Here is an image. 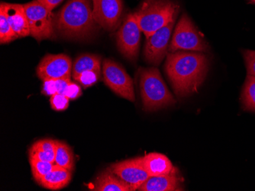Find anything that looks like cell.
I'll use <instances>...</instances> for the list:
<instances>
[{
    "mask_svg": "<svg viewBox=\"0 0 255 191\" xmlns=\"http://www.w3.org/2000/svg\"><path fill=\"white\" fill-rule=\"evenodd\" d=\"M210 69L207 56L179 51L167 54L165 71L173 91L180 98L196 93Z\"/></svg>",
    "mask_w": 255,
    "mask_h": 191,
    "instance_id": "1",
    "label": "cell"
},
{
    "mask_svg": "<svg viewBox=\"0 0 255 191\" xmlns=\"http://www.w3.org/2000/svg\"><path fill=\"white\" fill-rule=\"evenodd\" d=\"M141 28L133 13L126 15L117 35V47L126 59L135 63L141 42Z\"/></svg>",
    "mask_w": 255,
    "mask_h": 191,
    "instance_id": "8",
    "label": "cell"
},
{
    "mask_svg": "<svg viewBox=\"0 0 255 191\" xmlns=\"http://www.w3.org/2000/svg\"><path fill=\"white\" fill-rule=\"evenodd\" d=\"M71 171L56 165L51 172L40 181L38 185L51 191H58L65 188L71 182Z\"/></svg>",
    "mask_w": 255,
    "mask_h": 191,
    "instance_id": "16",
    "label": "cell"
},
{
    "mask_svg": "<svg viewBox=\"0 0 255 191\" xmlns=\"http://www.w3.org/2000/svg\"><path fill=\"white\" fill-rule=\"evenodd\" d=\"M178 11L179 5L171 0H144L133 15L147 38L177 18Z\"/></svg>",
    "mask_w": 255,
    "mask_h": 191,
    "instance_id": "3",
    "label": "cell"
},
{
    "mask_svg": "<svg viewBox=\"0 0 255 191\" xmlns=\"http://www.w3.org/2000/svg\"><path fill=\"white\" fill-rule=\"evenodd\" d=\"M97 24L108 31L118 28L123 11V0H92Z\"/></svg>",
    "mask_w": 255,
    "mask_h": 191,
    "instance_id": "11",
    "label": "cell"
},
{
    "mask_svg": "<svg viewBox=\"0 0 255 191\" xmlns=\"http://www.w3.org/2000/svg\"><path fill=\"white\" fill-rule=\"evenodd\" d=\"M17 38L18 37L10 25L5 11L0 7V43L1 44H8Z\"/></svg>",
    "mask_w": 255,
    "mask_h": 191,
    "instance_id": "22",
    "label": "cell"
},
{
    "mask_svg": "<svg viewBox=\"0 0 255 191\" xmlns=\"http://www.w3.org/2000/svg\"><path fill=\"white\" fill-rule=\"evenodd\" d=\"M242 54L246 62L248 75L255 76V51L246 50L242 51Z\"/></svg>",
    "mask_w": 255,
    "mask_h": 191,
    "instance_id": "26",
    "label": "cell"
},
{
    "mask_svg": "<svg viewBox=\"0 0 255 191\" xmlns=\"http://www.w3.org/2000/svg\"><path fill=\"white\" fill-rule=\"evenodd\" d=\"M251 2H253V3H255V0H251Z\"/></svg>",
    "mask_w": 255,
    "mask_h": 191,
    "instance_id": "31",
    "label": "cell"
},
{
    "mask_svg": "<svg viewBox=\"0 0 255 191\" xmlns=\"http://www.w3.org/2000/svg\"><path fill=\"white\" fill-rule=\"evenodd\" d=\"M96 24L90 0H68L54 15L55 31L66 38H86L94 31Z\"/></svg>",
    "mask_w": 255,
    "mask_h": 191,
    "instance_id": "2",
    "label": "cell"
},
{
    "mask_svg": "<svg viewBox=\"0 0 255 191\" xmlns=\"http://www.w3.org/2000/svg\"><path fill=\"white\" fill-rule=\"evenodd\" d=\"M41 93L45 95H49V96H52L57 94L55 80L44 81Z\"/></svg>",
    "mask_w": 255,
    "mask_h": 191,
    "instance_id": "28",
    "label": "cell"
},
{
    "mask_svg": "<svg viewBox=\"0 0 255 191\" xmlns=\"http://www.w3.org/2000/svg\"><path fill=\"white\" fill-rule=\"evenodd\" d=\"M101 72L97 71H85L80 74L74 80L78 82L84 88L93 86L100 79Z\"/></svg>",
    "mask_w": 255,
    "mask_h": 191,
    "instance_id": "24",
    "label": "cell"
},
{
    "mask_svg": "<svg viewBox=\"0 0 255 191\" xmlns=\"http://www.w3.org/2000/svg\"><path fill=\"white\" fill-rule=\"evenodd\" d=\"M29 162L33 178L38 184L45 175H48L56 167L55 164L52 162H44L37 159H29Z\"/></svg>",
    "mask_w": 255,
    "mask_h": 191,
    "instance_id": "23",
    "label": "cell"
},
{
    "mask_svg": "<svg viewBox=\"0 0 255 191\" xmlns=\"http://www.w3.org/2000/svg\"><path fill=\"white\" fill-rule=\"evenodd\" d=\"M85 71L101 72V58L94 54H84L77 58L73 64V78L75 79Z\"/></svg>",
    "mask_w": 255,
    "mask_h": 191,
    "instance_id": "19",
    "label": "cell"
},
{
    "mask_svg": "<svg viewBox=\"0 0 255 191\" xmlns=\"http://www.w3.org/2000/svg\"><path fill=\"white\" fill-rule=\"evenodd\" d=\"M139 85L144 111H158L175 105V99L155 67L139 69Z\"/></svg>",
    "mask_w": 255,
    "mask_h": 191,
    "instance_id": "4",
    "label": "cell"
},
{
    "mask_svg": "<svg viewBox=\"0 0 255 191\" xmlns=\"http://www.w3.org/2000/svg\"><path fill=\"white\" fill-rule=\"evenodd\" d=\"M175 21L176 18L147 38L144 49V58L148 64L158 65L165 58Z\"/></svg>",
    "mask_w": 255,
    "mask_h": 191,
    "instance_id": "10",
    "label": "cell"
},
{
    "mask_svg": "<svg viewBox=\"0 0 255 191\" xmlns=\"http://www.w3.org/2000/svg\"><path fill=\"white\" fill-rule=\"evenodd\" d=\"M41 3H42L44 6L47 7L48 9L53 11L57 5L64 1V0H38Z\"/></svg>",
    "mask_w": 255,
    "mask_h": 191,
    "instance_id": "30",
    "label": "cell"
},
{
    "mask_svg": "<svg viewBox=\"0 0 255 191\" xmlns=\"http://www.w3.org/2000/svg\"><path fill=\"white\" fill-rule=\"evenodd\" d=\"M54 164L71 172L74 169V159L72 150L70 146L64 142L57 141Z\"/></svg>",
    "mask_w": 255,
    "mask_h": 191,
    "instance_id": "21",
    "label": "cell"
},
{
    "mask_svg": "<svg viewBox=\"0 0 255 191\" xmlns=\"http://www.w3.org/2000/svg\"><path fill=\"white\" fill-rule=\"evenodd\" d=\"M103 76L106 85L115 93L130 102H134L135 95L132 79L121 65L112 60H104Z\"/></svg>",
    "mask_w": 255,
    "mask_h": 191,
    "instance_id": "7",
    "label": "cell"
},
{
    "mask_svg": "<svg viewBox=\"0 0 255 191\" xmlns=\"http://www.w3.org/2000/svg\"><path fill=\"white\" fill-rule=\"evenodd\" d=\"M183 178L178 174L149 177L139 188L140 191H183Z\"/></svg>",
    "mask_w": 255,
    "mask_h": 191,
    "instance_id": "15",
    "label": "cell"
},
{
    "mask_svg": "<svg viewBox=\"0 0 255 191\" xmlns=\"http://www.w3.org/2000/svg\"><path fill=\"white\" fill-rule=\"evenodd\" d=\"M69 98L62 94H55L50 98L52 109L57 111H65L69 106Z\"/></svg>",
    "mask_w": 255,
    "mask_h": 191,
    "instance_id": "25",
    "label": "cell"
},
{
    "mask_svg": "<svg viewBox=\"0 0 255 191\" xmlns=\"http://www.w3.org/2000/svg\"><path fill=\"white\" fill-rule=\"evenodd\" d=\"M210 48L204 37L187 14H183L176 26L169 46V53L186 51L208 52Z\"/></svg>",
    "mask_w": 255,
    "mask_h": 191,
    "instance_id": "5",
    "label": "cell"
},
{
    "mask_svg": "<svg viewBox=\"0 0 255 191\" xmlns=\"http://www.w3.org/2000/svg\"><path fill=\"white\" fill-rule=\"evenodd\" d=\"M57 141L51 139H41L34 142L30 148L29 159H37L44 162H55Z\"/></svg>",
    "mask_w": 255,
    "mask_h": 191,
    "instance_id": "17",
    "label": "cell"
},
{
    "mask_svg": "<svg viewBox=\"0 0 255 191\" xmlns=\"http://www.w3.org/2000/svg\"><path fill=\"white\" fill-rule=\"evenodd\" d=\"M94 191H133V190L109 168L108 170L97 177Z\"/></svg>",
    "mask_w": 255,
    "mask_h": 191,
    "instance_id": "18",
    "label": "cell"
},
{
    "mask_svg": "<svg viewBox=\"0 0 255 191\" xmlns=\"http://www.w3.org/2000/svg\"><path fill=\"white\" fill-rule=\"evenodd\" d=\"M244 111L255 112V76L247 75L241 95Z\"/></svg>",
    "mask_w": 255,
    "mask_h": 191,
    "instance_id": "20",
    "label": "cell"
},
{
    "mask_svg": "<svg viewBox=\"0 0 255 191\" xmlns=\"http://www.w3.org/2000/svg\"><path fill=\"white\" fill-rule=\"evenodd\" d=\"M0 7L5 11L8 22L18 38L31 35L29 24L23 5L1 2Z\"/></svg>",
    "mask_w": 255,
    "mask_h": 191,
    "instance_id": "13",
    "label": "cell"
},
{
    "mask_svg": "<svg viewBox=\"0 0 255 191\" xmlns=\"http://www.w3.org/2000/svg\"><path fill=\"white\" fill-rule=\"evenodd\" d=\"M23 7L29 24L31 36L38 41L54 38L55 28L52 11L38 0L24 4Z\"/></svg>",
    "mask_w": 255,
    "mask_h": 191,
    "instance_id": "6",
    "label": "cell"
},
{
    "mask_svg": "<svg viewBox=\"0 0 255 191\" xmlns=\"http://www.w3.org/2000/svg\"><path fill=\"white\" fill-rule=\"evenodd\" d=\"M110 169L123 182L129 185L133 191L138 190L150 177L141 165L140 158L128 159L114 164Z\"/></svg>",
    "mask_w": 255,
    "mask_h": 191,
    "instance_id": "12",
    "label": "cell"
},
{
    "mask_svg": "<svg viewBox=\"0 0 255 191\" xmlns=\"http://www.w3.org/2000/svg\"><path fill=\"white\" fill-rule=\"evenodd\" d=\"M71 78H62L55 80L57 93L64 95V92H65L67 86H68L69 84L71 83Z\"/></svg>",
    "mask_w": 255,
    "mask_h": 191,
    "instance_id": "29",
    "label": "cell"
},
{
    "mask_svg": "<svg viewBox=\"0 0 255 191\" xmlns=\"http://www.w3.org/2000/svg\"><path fill=\"white\" fill-rule=\"evenodd\" d=\"M64 95L70 100H75L82 95V90L80 85L71 82L66 89Z\"/></svg>",
    "mask_w": 255,
    "mask_h": 191,
    "instance_id": "27",
    "label": "cell"
},
{
    "mask_svg": "<svg viewBox=\"0 0 255 191\" xmlns=\"http://www.w3.org/2000/svg\"><path fill=\"white\" fill-rule=\"evenodd\" d=\"M140 160L150 177L179 174L177 168L163 154L152 152L140 157Z\"/></svg>",
    "mask_w": 255,
    "mask_h": 191,
    "instance_id": "14",
    "label": "cell"
},
{
    "mask_svg": "<svg viewBox=\"0 0 255 191\" xmlns=\"http://www.w3.org/2000/svg\"><path fill=\"white\" fill-rule=\"evenodd\" d=\"M73 64L71 58L66 54H48L37 67V75L41 80H57L71 78Z\"/></svg>",
    "mask_w": 255,
    "mask_h": 191,
    "instance_id": "9",
    "label": "cell"
}]
</instances>
